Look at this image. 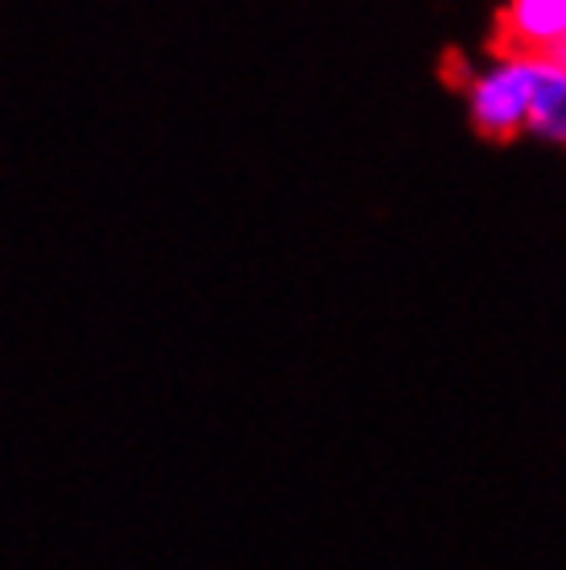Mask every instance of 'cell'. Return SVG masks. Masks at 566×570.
I'll list each match as a JSON object with an SVG mask.
<instances>
[{
    "label": "cell",
    "instance_id": "cell-2",
    "mask_svg": "<svg viewBox=\"0 0 566 570\" xmlns=\"http://www.w3.org/2000/svg\"><path fill=\"white\" fill-rule=\"evenodd\" d=\"M566 38V0H509L496 17V58H538L546 46Z\"/></svg>",
    "mask_w": 566,
    "mask_h": 570
},
{
    "label": "cell",
    "instance_id": "cell-1",
    "mask_svg": "<svg viewBox=\"0 0 566 570\" xmlns=\"http://www.w3.org/2000/svg\"><path fill=\"white\" fill-rule=\"evenodd\" d=\"M534 58H509L471 83V129L496 145H509L529 125Z\"/></svg>",
    "mask_w": 566,
    "mask_h": 570
},
{
    "label": "cell",
    "instance_id": "cell-3",
    "mask_svg": "<svg viewBox=\"0 0 566 570\" xmlns=\"http://www.w3.org/2000/svg\"><path fill=\"white\" fill-rule=\"evenodd\" d=\"M525 132L566 145V71H558L546 58H534V104Z\"/></svg>",
    "mask_w": 566,
    "mask_h": 570
}]
</instances>
